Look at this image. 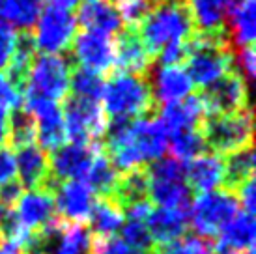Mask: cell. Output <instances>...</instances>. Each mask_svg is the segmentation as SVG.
<instances>
[{"instance_id":"cell-1","label":"cell","mask_w":256,"mask_h":254,"mask_svg":"<svg viewBox=\"0 0 256 254\" xmlns=\"http://www.w3.org/2000/svg\"><path fill=\"white\" fill-rule=\"evenodd\" d=\"M136 30L152 58L168 43L191 40L194 26L187 0H156Z\"/></svg>"},{"instance_id":"cell-42","label":"cell","mask_w":256,"mask_h":254,"mask_svg":"<svg viewBox=\"0 0 256 254\" xmlns=\"http://www.w3.org/2000/svg\"><path fill=\"white\" fill-rule=\"evenodd\" d=\"M24 94L10 82V78L0 73V105L6 108H21Z\"/></svg>"},{"instance_id":"cell-46","label":"cell","mask_w":256,"mask_h":254,"mask_svg":"<svg viewBox=\"0 0 256 254\" xmlns=\"http://www.w3.org/2000/svg\"><path fill=\"white\" fill-rule=\"evenodd\" d=\"M224 2V8H226V15L230 14V12H234V10H238V8L242 6L245 0H222Z\"/></svg>"},{"instance_id":"cell-12","label":"cell","mask_w":256,"mask_h":254,"mask_svg":"<svg viewBox=\"0 0 256 254\" xmlns=\"http://www.w3.org/2000/svg\"><path fill=\"white\" fill-rule=\"evenodd\" d=\"M73 62L96 73H107L114 68V42L110 36L82 30L72 42Z\"/></svg>"},{"instance_id":"cell-22","label":"cell","mask_w":256,"mask_h":254,"mask_svg":"<svg viewBox=\"0 0 256 254\" xmlns=\"http://www.w3.org/2000/svg\"><path fill=\"white\" fill-rule=\"evenodd\" d=\"M194 34L228 36L226 8L222 0H187Z\"/></svg>"},{"instance_id":"cell-37","label":"cell","mask_w":256,"mask_h":254,"mask_svg":"<svg viewBox=\"0 0 256 254\" xmlns=\"http://www.w3.org/2000/svg\"><path fill=\"white\" fill-rule=\"evenodd\" d=\"M152 6H154V0H120L116 8L124 22H128L129 26H138Z\"/></svg>"},{"instance_id":"cell-43","label":"cell","mask_w":256,"mask_h":254,"mask_svg":"<svg viewBox=\"0 0 256 254\" xmlns=\"http://www.w3.org/2000/svg\"><path fill=\"white\" fill-rule=\"evenodd\" d=\"M17 162H15V154L8 146L0 148V187L17 180Z\"/></svg>"},{"instance_id":"cell-27","label":"cell","mask_w":256,"mask_h":254,"mask_svg":"<svg viewBox=\"0 0 256 254\" xmlns=\"http://www.w3.org/2000/svg\"><path fill=\"white\" fill-rule=\"evenodd\" d=\"M192 190L185 182H170V180H150L148 178V198L157 208L168 210H184L191 208Z\"/></svg>"},{"instance_id":"cell-38","label":"cell","mask_w":256,"mask_h":254,"mask_svg":"<svg viewBox=\"0 0 256 254\" xmlns=\"http://www.w3.org/2000/svg\"><path fill=\"white\" fill-rule=\"evenodd\" d=\"M189 56V40L187 42H174L157 52L159 66H182Z\"/></svg>"},{"instance_id":"cell-45","label":"cell","mask_w":256,"mask_h":254,"mask_svg":"<svg viewBox=\"0 0 256 254\" xmlns=\"http://www.w3.org/2000/svg\"><path fill=\"white\" fill-rule=\"evenodd\" d=\"M0 254H22V248L15 241H0Z\"/></svg>"},{"instance_id":"cell-19","label":"cell","mask_w":256,"mask_h":254,"mask_svg":"<svg viewBox=\"0 0 256 254\" xmlns=\"http://www.w3.org/2000/svg\"><path fill=\"white\" fill-rule=\"evenodd\" d=\"M206 118V110L198 96H187L182 101H174L163 105L159 112V120L163 122L168 134L187 131V129H200V124Z\"/></svg>"},{"instance_id":"cell-6","label":"cell","mask_w":256,"mask_h":254,"mask_svg":"<svg viewBox=\"0 0 256 254\" xmlns=\"http://www.w3.org/2000/svg\"><path fill=\"white\" fill-rule=\"evenodd\" d=\"M34 42L36 49L43 54H58L72 47L73 38L77 36V17L72 8L52 4L47 0L45 8L36 21Z\"/></svg>"},{"instance_id":"cell-5","label":"cell","mask_w":256,"mask_h":254,"mask_svg":"<svg viewBox=\"0 0 256 254\" xmlns=\"http://www.w3.org/2000/svg\"><path fill=\"white\" fill-rule=\"evenodd\" d=\"M73 60L62 54H40L30 66L24 98H40L47 101H64L70 96V75Z\"/></svg>"},{"instance_id":"cell-18","label":"cell","mask_w":256,"mask_h":254,"mask_svg":"<svg viewBox=\"0 0 256 254\" xmlns=\"http://www.w3.org/2000/svg\"><path fill=\"white\" fill-rule=\"evenodd\" d=\"M15 162H17V176L22 187H26L28 190L49 189L50 170L47 152H43L36 144H30L17 150Z\"/></svg>"},{"instance_id":"cell-25","label":"cell","mask_w":256,"mask_h":254,"mask_svg":"<svg viewBox=\"0 0 256 254\" xmlns=\"http://www.w3.org/2000/svg\"><path fill=\"white\" fill-rule=\"evenodd\" d=\"M108 200H112L114 204L120 208L122 212H126L128 208L150 200L148 198V172L146 166L133 168L129 172H124L118 176V182L114 185L112 192Z\"/></svg>"},{"instance_id":"cell-35","label":"cell","mask_w":256,"mask_h":254,"mask_svg":"<svg viewBox=\"0 0 256 254\" xmlns=\"http://www.w3.org/2000/svg\"><path fill=\"white\" fill-rule=\"evenodd\" d=\"M152 254H214L212 241L200 240L196 236H184L176 241L154 247Z\"/></svg>"},{"instance_id":"cell-29","label":"cell","mask_w":256,"mask_h":254,"mask_svg":"<svg viewBox=\"0 0 256 254\" xmlns=\"http://www.w3.org/2000/svg\"><path fill=\"white\" fill-rule=\"evenodd\" d=\"M222 164H224L222 185L228 190L236 192L242 185L254 178V150L252 146H247V148L236 150L232 154H226V157L222 159Z\"/></svg>"},{"instance_id":"cell-44","label":"cell","mask_w":256,"mask_h":254,"mask_svg":"<svg viewBox=\"0 0 256 254\" xmlns=\"http://www.w3.org/2000/svg\"><path fill=\"white\" fill-rule=\"evenodd\" d=\"M8 120H10V112L6 106L0 105V148L8 140Z\"/></svg>"},{"instance_id":"cell-24","label":"cell","mask_w":256,"mask_h":254,"mask_svg":"<svg viewBox=\"0 0 256 254\" xmlns=\"http://www.w3.org/2000/svg\"><path fill=\"white\" fill-rule=\"evenodd\" d=\"M47 0H0V24L15 32H30Z\"/></svg>"},{"instance_id":"cell-9","label":"cell","mask_w":256,"mask_h":254,"mask_svg":"<svg viewBox=\"0 0 256 254\" xmlns=\"http://www.w3.org/2000/svg\"><path fill=\"white\" fill-rule=\"evenodd\" d=\"M101 152V144H64L52 152L49 159L50 182L49 189L62 182L84 180L86 172L92 164L94 157Z\"/></svg>"},{"instance_id":"cell-33","label":"cell","mask_w":256,"mask_h":254,"mask_svg":"<svg viewBox=\"0 0 256 254\" xmlns=\"http://www.w3.org/2000/svg\"><path fill=\"white\" fill-rule=\"evenodd\" d=\"M168 148L172 152V157L185 162L206 154L208 146L200 129H187L168 134Z\"/></svg>"},{"instance_id":"cell-39","label":"cell","mask_w":256,"mask_h":254,"mask_svg":"<svg viewBox=\"0 0 256 254\" xmlns=\"http://www.w3.org/2000/svg\"><path fill=\"white\" fill-rule=\"evenodd\" d=\"M236 66H238V70L236 71H238V73L247 80V84L254 80L256 56H254V49H252V45L236 50L234 52V68Z\"/></svg>"},{"instance_id":"cell-11","label":"cell","mask_w":256,"mask_h":254,"mask_svg":"<svg viewBox=\"0 0 256 254\" xmlns=\"http://www.w3.org/2000/svg\"><path fill=\"white\" fill-rule=\"evenodd\" d=\"M56 215L68 224H84L96 204V194L82 180L62 182L52 187Z\"/></svg>"},{"instance_id":"cell-16","label":"cell","mask_w":256,"mask_h":254,"mask_svg":"<svg viewBox=\"0 0 256 254\" xmlns=\"http://www.w3.org/2000/svg\"><path fill=\"white\" fill-rule=\"evenodd\" d=\"M150 90L156 105L182 101L192 92V82L182 66H159L148 75Z\"/></svg>"},{"instance_id":"cell-13","label":"cell","mask_w":256,"mask_h":254,"mask_svg":"<svg viewBox=\"0 0 256 254\" xmlns=\"http://www.w3.org/2000/svg\"><path fill=\"white\" fill-rule=\"evenodd\" d=\"M128 144L135 150L136 156L140 157L142 164L146 166V162H154L164 156L168 148V131L164 129L163 122L156 114L136 118L133 120L129 131Z\"/></svg>"},{"instance_id":"cell-34","label":"cell","mask_w":256,"mask_h":254,"mask_svg":"<svg viewBox=\"0 0 256 254\" xmlns=\"http://www.w3.org/2000/svg\"><path fill=\"white\" fill-rule=\"evenodd\" d=\"M103 86H105V78H103L101 73L73 66L72 75H70V90H72V96L90 99V101H100L101 94H103Z\"/></svg>"},{"instance_id":"cell-23","label":"cell","mask_w":256,"mask_h":254,"mask_svg":"<svg viewBox=\"0 0 256 254\" xmlns=\"http://www.w3.org/2000/svg\"><path fill=\"white\" fill-rule=\"evenodd\" d=\"M219 241L215 245L234 250L238 254H247L254 248V217L252 213L240 210L222 230L219 232Z\"/></svg>"},{"instance_id":"cell-4","label":"cell","mask_w":256,"mask_h":254,"mask_svg":"<svg viewBox=\"0 0 256 254\" xmlns=\"http://www.w3.org/2000/svg\"><path fill=\"white\" fill-rule=\"evenodd\" d=\"M200 133L217 156H226L236 150L252 146V112L243 108L238 112L206 116L200 124Z\"/></svg>"},{"instance_id":"cell-28","label":"cell","mask_w":256,"mask_h":254,"mask_svg":"<svg viewBox=\"0 0 256 254\" xmlns=\"http://www.w3.org/2000/svg\"><path fill=\"white\" fill-rule=\"evenodd\" d=\"M126 215L118 206L108 198L96 200L94 210L88 217V230L94 236V240H108L120 232Z\"/></svg>"},{"instance_id":"cell-20","label":"cell","mask_w":256,"mask_h":254,"mask_svg":"<svg viewBox=\"0 0 256 254\" xmlns=\"http://www.w3.org/2000/svg\"><path fill=\"white\" fill-rule=\"evenodd\" d=\"M144 222H146L152 240L156 241L157 245H163V243L180 240L187 234L189 212L168 210V208H152V212Z\"/></svg>"},{"instance_id":"cell-14","label":"cell","mask_w":256,"mask_h":254,"mask_svg":"<svg viewBox=\"0 0 256 254\" xmlns=\"http://www.w3.org/2000/svg\"><path fill=\"white\" fill-rule=\"evenodd\" d=\"M14 210L26 232L42 230L58 219L54 194L50 189H32L22 192Z\"/></svg>"},{"instance_id":"cell-17","label":"cell","mask_w":256,"mask_h":254,"mask_svg":"<svg viewBox=\"0 0 256 254\" xmlns=\"http://www.w3.org/2000/svg\"><path fill=\"white\" fill-rule=\"evenodd\" d=\"M77 24L84 30L112 36L124 30V19L116 4L108 0H84L77 12Z\"/></svg>"},{"instance_id":"cell-36","label":"cell","mask_w":256,"mask_h":254,"mask_svg":"<svg viewBox=\"0 0 256 254\" xmlns=\"http://www.w3.org/2000/svg\"><path fill=\"white\" fill-rule=\"evenodd\" d=\"M120 240L133 248L152 252L154 250V240L150 236L146 222L136 219H124V224L120 228Z\"/></svg>"},{"instance_id":"cell-2","label":"cell","mask_w":256,"mask_h":254,"mask_svg":"<svg viewBox=\"0 0 256 254\" xmlns=\"http://www.w3.org/2000/svg\"><path fill=\"white\" fill-rule=\"evenodd\" d=\"M101 99V108L108 118H144L157 110L148 77L126 71L116 70L105 80Z\"/></svg>"},{"instance_id":"cell-7","label":"cell","mask_w":256,"mask_h":254,"mask_svg":"<svg viewBox=\"0 0 256 254\" xmlns=\"http://www.w3.org/2000/svg\"><path fill=\"white\" fill-rule=\"evenodd\" d=\"M62 114L66 134L75 144H98L107 127V116L98 101L68 96Z\"/></svg>"},{"instance_id":"cell-21","label":"cell","mask_w":256,"mask_h":254,"mask_svg":"<svg viewBox=\"0 0 256 254\" xmlns=\"http://www.w3.org/2000/svg\"><path fill=\"white\" fill-rule=\"evenodd\" d=\"M224 164L222 157L217 154H202L185 164V182L191 190L208 192L222 185Z\"/></svg>"},{"instance_id":"cell-32","label":"cell","mask_w":256,"mask_h":254,"mask_svg":"<svg viewBox=\"0 0 256 254\" xmlns=\"http://www.w3.org/2000/svg\"><path fill=\"white\" fill-rule=\"evenodd\" d=\"M38 127L36 120L24 108H14L8 120V142L15 150L36 144Z\"/></svg>"},{"instance_id":"cell-10","label":"cell","mask_w":256,"mask_h":254,"mask_svg":"<svg viewBox=\"0 0 256 254\" xmlns=\"http://www.w3.org/2000/svg\"><path fill=\"white\" fill-rule=\"evenodd\" d=\"M22 108L36 120V138L40 140V148L43 152H54L60 146H64L68 140V134H66L62 106L54 101L26 96L22 99Z\"/></svg>"},{"instance_id":"cell-40","label":"cell","mask_w":256,"mask_h":254,"mask_svg":"<svg viewBox=\"0 0 256 254\" xmlns=\"http://www.w3.org/2000/svg\"><path fill=\"white\" fill-rule=\"evenodd\" d=\"M92 254H152V252L129 247L122 240H118V238H108V240H94Z\"/></svg>"},{"instance_id":"cell-8","label":"cell","mask_w":256,"mask_h":254,"mask_svg":"<svg viewBox=\"0 0 256 254\" xmlns=\"http://www.w3.org/2000/svg\"><path fill=\"white\" fill-rule=\"evenodd\" d=\"M198 98L204 105L206 116L238 112L249 108V84L238 71L232 70L210 86L202 88Z\"/></svg>"},{"instance_id":"cell-47","label":"cell","mask_w":256,"mask_h":254,"mask_svg":"<svg viewBox=\"0 0 256 254\" xmlns=\"http://www.w3.org/2000/svg\"><path fill=\"white\" fill-rule=\"evenodd\" d=\"M108 2H110V4H118V2H120V0H108Z\"/></svg>"},{"instance_id":"cell-15","label":"cell","mask_w":256,"mask_h":254,"mask_svg":"<svg viewBox=\"0 0 256 254\" xmlns=\"http://www.w3.org/2000/svg\"><path fill=\"white\" fill-rule=\"evenodd\" d=\"M152 64H154V58L144 47L136 26H128L116 34L114 66L118 68V71L148 77L152 71Z\"/></svg>"},{"instance_id":"cell-26","label":"cell","mask_w":256,"mask_h":254,"mask_svg":"<svg viewBox=\"0 0 256 254\" xmlns=\"http://www.w3.org/2000/svg\"><path fill=\"white\" fill-rule=\"evenodd\" d=\"M226 34L232 50L252 45L256 36L254 0H245L238 10L226 15Z\"/></svg>"},{"instance_id":"cell-3","label":"cell","mask_w":256,"mask_h":254,"mask_svg":"<svg viewBox=\"0 0 256 254\" xmlns=\"http://www.w3.org/2000/svg\"><path fill=\"white\" fill-rule=\"evenodd\" d=\"M240 212V200L236 192L228 189H214L198 192L191 200L189 208V226L200 240L212 241L217 238L224 226Z\"/></svg>"},{"instance_id":"cell-31","label":"cell","mask_w":256,"mask_h":254,"mask_svg":"<svg viewBox=\"0 0 256 254\" xmlns=\"http://www.w3.org/2000/svg\"><path fill=\"white\" fill-rule=\"evenodd\" d=\"M94 236L84 224H66L47 254H92Z\"/></svg>"},{"instance_id":"cell-30","label":"cell","mask_w":256,"mask_h":254,"mask_svg":"<svg viewBox=\"0 0 256 254\" xmlns=\"http://www.w3.org/2000/svg\"><path fill=\"white\" fill-rule=\"evenodd\" d=\"M118 172L112 166L107 154L101 150L98 156L94 157L90 168L84 176V184L94 190V194L100 198H108L112 192L114 185L118 182Z\"/></svg>"},{"instance_id":"cell-41","label":"cell","mask_w":256,"mask_h":254,"mask_svg":"<svg viewBox=\"0 0 256 254\" xmlns=\"http://www.w3.org/2000/svg\"><path fill=\"white\" fill-rule=\"evenodd\" d=\"M17 34L15 30L0 24V73L6 70L17 49Z\"/></svg>"}]
</instances>
